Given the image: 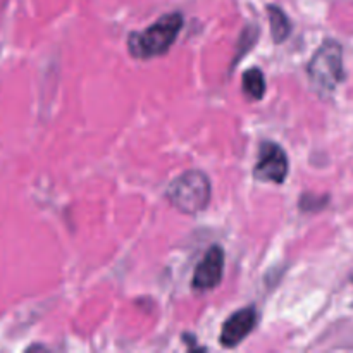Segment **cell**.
Returning a JSON list of instances; mask_svg holds the SVG:
<instances>
[{
    "instance_id": "52a82bcc",
    "label": "cell",
    "mask_w": 353,
    "mask_h": 353,
    "mask_svg": "<svg viewBox=\"0 0 353 353\" xmlns=\"http://www.w3.org/2000/svg\"><path fill=\"white\" fill-rule=\"evenodd\" d=\"M268 12L269 19H271V31L272 37H274V41L276 43H281V41H285L288 38L290 31H292V24H290L288 16L276 6L268 7Z\"/></svg>"
},
{
    "instance_id": "3957f363",
    "label": "cell",
    "mask_w": 353,
    "mask_h": 353,
    "mask_svg": "<svg viewBox=\"0 0 353 353\" xmlns=\"http://www.w3.org/2000/svg\"><path fill=\"white\" fill-rule=\"evenodd\" d=\"M309 74L312 81L324 90L336 88L338 83L343 81V52L336 41H324L310 61Z\"/></svg>"
},
{
    "instance_id": "277c9868",
    "label": "cell",
    "mask_w": 353,
    "mask_h": 353,
    "mask_svg": "<svg viewBox=\"0 0 353 353\" xmlns=\"http://www.w3.org/2000/svg\"><path fill=\"white\" fill-rule=\"evenodd\" d=\"M255 178L264 181L283 183L288 176V157L285 150L276 143H264L257 165L254 169Z\"/></svg>"
},
{
    "instance_id": "ba28073f",
    "label": "cell",
    "mask_w": 353,
    "mask_h": 353,
    "mask_svg": "<svg viewBox=\"0 0 353 353\" xmlns=\"http://www.w3.org/2000/svg\"><path fill=\"white\" fill-rule=\"evenodd\" d=\"M243 92L250 99L261 100L265 93V79L261 69L252 68L243 74Z\"/></svg>"
},
{
    "instance_id": "5b68a950",
    "label": "cell",
    "mask_w": 353,
    "mask_h": 353,
    "mask_svg": "<svg viewBox=\"0 0 353 353\" xmlns=\"http://www.w3.org/2000/svg\"><path fill=\"white\" fill-rule=\"evenodd\" d=\"M224 271V250L219 245L209 248L203 261L196 265L193 274V288L195 290H212L223 279Z\"/></svg>"
},
{
    "instance_id": "8992f818",
    "label": "cell",
    "mask_w": 353,
    "mask_h": 353,
    "mask_svg": "<svg viewBox=\"0 0 353 353\" xmlns=\"http://www.w3.org/2000/svg\"><path fill=\"white\" fill-rule=\"evenodd\" d=\"M257 319L259 317L254 307L241 309L238 310L236 314H233V316L224 323L223 331H221V343H223V347L231 348L240 345L241 341L255 330Z\"/></svg>"
},
{
    "instance_id": "6da1fadb",
    "label": "cell",
    "mask_w": 353,
    "mask_h": 353,
    "mask_svg": "<svg viewBox=\"0 0 353 353\" xmlns=\"http://www.w3.org/2000/svg\"><path fill=\"white\" fill-rule=\"evenodd\" d=\"M181 28V14H168V16L161 17L157 23H154L141 33L130 34L128 48H130L131 55L137 59L157 57V55L165 54L172 47Z\"/></svg>"
},
{
    "instance_id": "7a4b0ae2",
    "label": "cell",
    "mask_w": 353,
    "mask_h": 353,
    "mask_svg": "<svg viewBox=\"0 0 353 353\" xmlns=\"http://www.w3.org/2000/svg\"><path fill=\"white\" fill-rule=\"evenodd\" d=\"M210 193L212 190L207 174L200 171H188L172 179L168 188V199L179 212L195 216L207 209Z\"/></svg>"
}]
</instances>
